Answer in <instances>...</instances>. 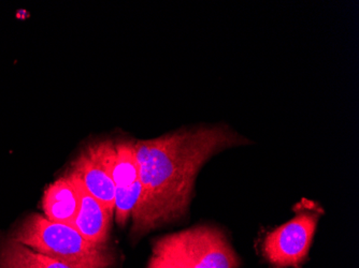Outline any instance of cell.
<instances>
[{
	"instance_id": "cell-1",
	"label": "cell",
	"mask_w": 359,
	"mask_h": 268,
	"mask_svg": "<svg viewBox=\"0 0 359 268\" xmlns=\"http://www.w3.org/2000/svg\"><path fill=\"white\" fill-rule=\"evenodd\" d=\"M245 139L227 127L177 131L161 138L136 142L140 203L132 218V235L142 237L165 223L182 218L191 203L194 183L213 155Z\"/></svg>"
},
{
	"instance_id": "cell-2",
	"label": "cell",
	"mask_w": 359,
	"mask_h": 268,
	"mask_svg": "<svg viewBox=\"0 0 359 268\" xmlns=\"http://www.w3.org/2000/svg\"><path fill=\"white\" fill-rule=\"evenodd\" d=\"M11 239L72 268H111L114 263L107 244L92 243L76 227L53 223L38 213L24 219Z\"/></svg>"
},
{
	"instance_id": "cell-3",
	"label": "cell",
	"mask_w": 359,
	"mask_h": 268,
	"mask_svg": "<svg viewBox=\"0 0 359 268\" xmlns=\"http://www.w3.org/2000/svg\"><path fill=\"white\" fill-rule=\"evenodd\" d=\"M187 268H238L239 259L217 227H193L161 239Z\"/></svg>"
},
{
	"instance_id": "cell-4",
	"label": "cell",
	"mask_w": 359,
	"mask_h": 268,
	"mask_svg": "<svg viewBox=\"0 0 359 268\" xmlns=\"http://www.w3.org/2000/svg\"><path fill=\"white\" fill-rule=\"evenodd\" d=\"M114 161L116 143L110 140L97 141L81 150L67 172L112 215L116 197V183L113 181Z\"/></svg>"
},
{
	"instance_id": "cell-5",
	"label": "cell",
	"mask_w": 359,
	"mask_h": 268,
	"mask_svg": "<svg viewBox=\"0 0 359 268\" xmlns=\"http://www.w3.org/2000/svg\"><path fill=\"white\" fill-rule=\"evenodd\" d=\"M320 217L302 213L268 234L264 255L274 268H299L309 255Z\"/></svg>"
},
{
	"instance_id": "cell-6",
	"label": "cell",
	"mask_w": 359,
	"mask_h": 268,
	"mask_svg": "<svg viewBox=\"0 0 359 268\" xmlns=\"http://www.w3.org/2000/svg\"><path fill=\"white\" fill-rule=\"evenodd\" d=\"M80 190L70 175L65 174L48 185L42 197L44 217L53 223L74 227L80 209Z\"/></svg>"
},
{
	"instance_id": "cell-7",
	"label": "cell",
	"mask_w": 359,
	"mask_h": 268,
	"mask_svg": "<svg viewBox=\"0 0 359 268\" xmlns=\"http://www.w3.org/2000/svg\"><path fill=\"white\" fill-rule=\"evenodd\" d=\"M74 181L78 183L81 201L74 227L88 241L104 245L109 239L113 215L100 201L93 197L76 179Z\"/></svg>"
},
{
	"instance_id": "cell-8",
	"label": "cell",
	"mask_w": 359,
	"mask_h": 268,
	"mask_svg": "<svg viewBox=\"0 0 359 268\" xmlns=\"http://www.w3.org/2000/svg\"><path fill=\"white\" fill-rule=\"evenodd\" d=\"M0 268H72L12 239L0 247Z\"/></svg>"
},
{
	"instance_id": "cell-9",
	"label": "cell",
	"mask_w": 359,
	"mask_h": 268,
	"mask_svg": "<svg viewBox=\"0 0 359 268\" xmlns=\"http://www.w3.org/2000/svg\"><path fill=\"white\" fill-rule=\"evenodd\" d=\"M116 188L129 187L139 181L136 142L123 140L116 143V161L113 167Z\"/></svg>"
},
{
	"instance_id": "cell-10",
	"label": "cell",
	"mask_w": 359,
	"mask_h": 268,
	"mask_svg": "<svg viewBox=\"0 0 359 268\" xmlns=\"http://www.w3.org/2000/svg\"><path fill=\"white\" fill-rule=\"evenodd\" d=\"M142 195V186L140 181H136L134 185L129 187L116 188L114 197V213H116V223L124 227L132 217L140 203Z\"/></svg>"
},
{
	"instance_id": "cell-11",
	"label": "cell",
	"mask_w": 359,
	"mask_h": 268,
	"mask_svg": "<svg viewBox=\"0 0 359 268\" xmlns=\"http://www.w3.org/2000/svg\"><path fill=\"white\" fill-rule=\"evenodd\" d=\"M148 268H187L180 258L172 250L159 239L153 248V255L151 258Z\"/></svg>"
}]
</instances>
